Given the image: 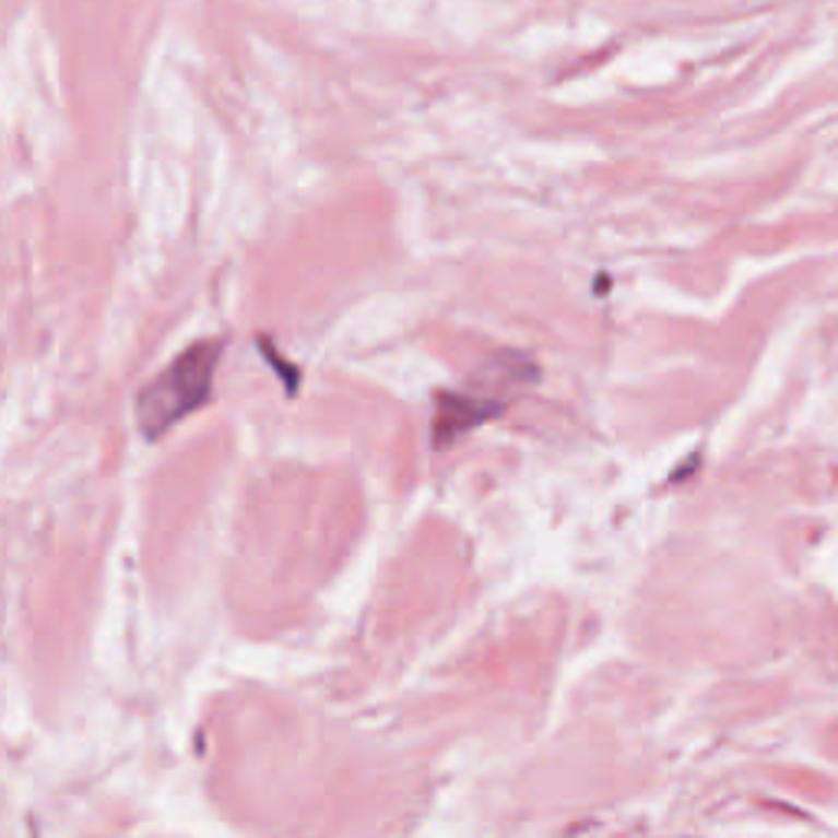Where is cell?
I'll list each match as a JSON object with an SVG mask.
<instances>
[{
	"instance_id": "1",
	"label": "cell",
	"mask_w": 838,
	"mask_h": 838,
	"mask_svg": "<svg viewBox=\"0 0 838 838\" xmlns=\"http://www.w3.org/2000/svg\"><path fill=\"white\" fill-rule=\"evenodd\" d=\"M223 354V341H200L177 354L141 393L138 426L147 439L164 436L174 423L197 413L213 393V374Z\"/></svg>"
},
{
	"instance_id": "2",
	"label": "cell",
	"mask_w": 838,
	"mask_h": 838,
	"mask_svg": "<svg viewBox=\"0 0 838 838\" xmlns=\"http://www.w3.org/2000/svg\"><path fill=\"white\" fill-rule=\"evenodd\" d=\"M495 413H501V403L472 400V397H459V393H442L439 406H436V426H433L436 429V442L449 446L452 439H459L472 426L492 420Z\"/></svg>"
}]
</instances>
